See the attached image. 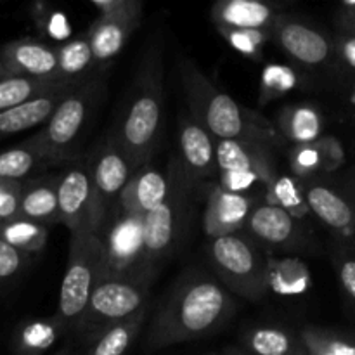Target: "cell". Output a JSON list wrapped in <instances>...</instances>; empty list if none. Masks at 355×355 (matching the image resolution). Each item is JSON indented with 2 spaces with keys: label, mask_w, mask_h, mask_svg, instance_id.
Segmentation results:
<instances>
[{
  "label": "cell",
  "mask_w": 355,
  "mask_h": 355,
  "mask_svg": "<svg viewBox=\"0 0 355 355\" xmlns=\"http://www.w3.org/2000/svg\"><path fill=\"white\" fill-rule=\"evenodd\" d=\"M234 312V298L215 277L186 270L153 315L144 347L159 350L207 338L220 331Z\"/></svg>",
  "instance_id": "cell-1"
},
{
  "label": "cell",
  "mask_w": 355,
  "mask_h": 355,
  "mask_svg": "<svg viewBox=\"0 0 355 355\" xmlns=\"http://www.w3.org/2000/svg\"><path fill=\"white\" fill-rule=\"evenodd\" d=\"M163 125V61L162 47L146 51L137 75L121 110L120 121L111 134L127 155L134 170L151 162L159 144Z\"/></svg>",
  "instance_id": "cell-2"
},
{
  "label": "cell",
  "mask_w": 355,
  "mask_h": 355,
  "mask_svg": "<svg viewBox=\"0 0 355 355\" xmlns=\"http://www.w3.org/2000/svg\"><path fill=\"white\" fill-rule=\"evenodd\" d=\"M179 75L191 116L215 141H262L272 144V130L262 116L239 106L203 75L189 58H180Z\"/></svg>",
  "instance_id": "cell-3"
},
{
  "label": "cell",
  "mask_w": 355,
  "mask_h": 355,
  "mask_svg": "<svg viewBox=\"0 0 355 355\" xmlns=\"http://www.w3.org/2000/svg\"><path fill=\"white\" fill-rule=\"evenodd\" d=\"M101 96L103 83L97 75L80 83L66 94L40 130L24 142L40 153L49 166L76 162L80 142L90 127Z\"/></svg>",
  "instance_id": "cell-4"
},
{
  "label": "cell",
  "mask_w": 355,
  "mask_h": 355,
  "mask_svg": "<svg viewBox=\"0 0 355 355\" xmlns=\"http://www.w3.org/2000/svg\"><path fill=\"white\" fill-rule=\"evenodd\" d=\"M104 274V252L99 236L94 232H76L69 239L68 266L61 283L59 307L54 318L64 335H71L78 324L90 295Z\"/></svg>",
  "instance_id": "cell-5"
},
{
  "label": "cell",
  "mask_w": 355,
  "mask_h": 355,
  "mask_svg": "<svg viewBox=\"0 0 355 355\" xmlns=\"http://www.w3.org/2000/svg\"><path fill=\"white\" fill-rule=\"evenodd\" d=\"M168 193L163 203L144 215V246L151 269L158 270L162 262L175 252L182 239L191 214L194 184L186 177L173 156L166 166Z\"/></svg>",
  "instance_id": "cell-6"
},
{
  "label": "cell",
  "mask_w": 355,
  "mask_h": 355,
  "mask_svg": "<svg viewBox=\"0 0 355 355\" xmlns=\"http://www.w3.org/2000/svg\"><path fill=\"white\" fill-rule=\"evenodd\" d=\"M208 260L225 290L260 300L269 291V260L248 236L239 232L210 239Z\"/></svg>",
  "instance_id": "cell-7"
},
{
  "label": "cell",
  "mask_w": 355,
  "mask_h": 355,
  "mask_svg": "<svg viewBox=\"0 0 355 355\" xmlns=\"http://www.w3.org/2000/svg\"><path fill=\"white\" fill-rule=\"evenodd\" d=\"M149 286V281L101 279L71 333L76 343L89 349L99 336L137 314L146 307Z\"/></svg>",
  "instance_id": "cell-8"
},
{
  "label": "cell",
  "mask_w": 355,
  "mask_h": 355,
  "mask_svg": "<svg viewBox=\"0 0 355 355\" xmlns=\"http://www.w3.org/2000/svg\"><path fill=\"white\" fill-rule=\"evenodd\" d=\"M97 236L104 252L103 279L151 283L156 272L146 255L144 215L128 214L116 205Z\"/></svg>",
  "instance_id": "cell-9"
},
{
  "label": "cell",
  "mask_w": 355,
  "mask_h": 355,
  "mask_svg": "<svg viewBox=\"0 0 355 355\" xmlns=\"http://www.w3.org/2000/svg\"><path fill=\"white\" fill-rule=\"evenodd\" d=\"M92 6L99 17L87 30L90 49L97 68L113 61L142 19V3L139 0H96Z\"/></svg>",
  "instance_id": "cell-10"
},
{
  "label": "cell",
  "mask_w": 355,
  "mask_h": 355,
  "mask_svg": "<svg viewBox=\"0 0 355 355\" xmlns=\"http://www.w3.org/2000/svg\"><path fill=\"white\" fill-rule=\"evenodd\" d=\"M87 163H89L90 177H92L97 214H99L101 222L104 225L107 217L116 208L121 193L127 187L128 180L134 175L135 170L113 134L107 135L97 146L94 155L87 159Z\"/></svg>",
  "instance_id": "cell-11"
},
{
  "label": "cell",
  "mask_w": 355,
  "mask_h": 355,
  "mask_svg": "<svg viewBox=\"0 0 355 355\" xmlns=\"http://www.w3.org/2000/svg\"><path fill=\"white\" fill-rule=\"evenodd\" d=\"M58 205L59 222L66 225L71 234L99 232L103 222L97 214L89 163L76 159L64 173L59 175Z\"/></svg>",
  "instance_id": "cell-12"
},
{
  "label": "cell",
  "mask_w": 355,
  "mask_h": 355,
  "mask_svg": "<svg viewBox=\"0 0 355 355\" xmlns=\"http://www.w3.org/2000/svg\"><path fill=\"white\" fill-rule=\"evenodd\" d=\"M3 78H59L55 49L35 38L9 42L0 51V80Z\"/></svg>",
  "instance_id": "cell-13"
},
{
  "label": "cell",
  "mask_w": 355,
  "mask_h": 355,
  "mask_svg": "<svg viewBox=\"0 0 355 355\" xmlns=\"http://www.w3.org/2000/svg\"><path fill=\"white\" fill-rule=\"evenodd\" d=\"M218 173H246L269 186L276 179L272 144L262 141H217Z\"/></svg>",
  "instance_id": "cell-14"
},
{
  "label": "cell",
  "mask_w": 355,
  "mask_h": 355,
  "mask_svg": "<svg viewBox=\"0 0 355 355\" xmlns=\"http://www.w3.org/2000/svg\"><path fill=\"white\" fill-rule=\"evenodd\" d=\"M215 144L217 141L191 114L180 118L179 153L175 158L194 186L218 173Z\"/></svg>",
  "instance_id": "cell-15"
},
{
  "label": "cell",
  "mask_w": 355,
  "mask_h": 355,
  "mask_svg": "<svg viewBox=\"0 0 355 355\" xmlns=\"http://www.w3.org/2000/svg\"><path fill=\"white\" fill-rule=\"evenodd\" d=\"M255 201L250 194L225 191L215 184L208 193L207 208L203 215V229L210 239L239 232L245 227Z\"/></svg>",
  "instance_id": "cell-16"
},
{
  "label": "cell",
  "mask_w": 355,
  "mask_h": 355,
  "mask_svg": "<svg viewBox=\"0 0 355 355\" xmlns=\"http://www.w3.org/2000/svg\"><path fill=\"white\" fill-rule=\"evenodd\" d=\"M281 14L257 0H224L211 7V19L222 35L231 31H269Z\"/></svg>",
  "instance_id": "cell-17"
},
{
  "label": "cell",
  "mask_w": 355,
  "mask_h": 355,
  "mask_svg": "<svg viewBox=\"0 0 355 355\" xmlns=\"http://www.w3.org/2000/svg\"><path fill=\"white\" fill-rule=\"evenodd\" d=\"M245 227L253 243L279 252L293 245L297 238V220L293 215L272 203L255 205Z\"/></svg>",
  "instance_id": "cell-18"
},
{
  "label": "cell",
  "mask_w": 355,
  "mask_h": 355,
  "mask_svg": "<svg viewBox=\"0 0 355 355\" xmlns=\"http://www.w3.org/2000/svg\"><path fill=\"white\" fill-rule=\"evenodd\" d=\"M270 38H274L286 54L309 66L319 64L329 54L328 42L319 31L286 17H277L270 30Z\"/></svg>",
  "instance_id": "cell-19"
},
{
  "label": "cell",
  "mask_w": 355,
  "mask_h": 355,
  "mask_svg": "<svg viewBox=\"0 0 355 355\" xmlns=\"http://www.w3.org/2000/svg\"><path fill=\"white\" fill-rule=\"evenodd\" d=\"M168 193L166 172L156 168L151 162L134 172L121 193L118 207L134 215H146L163 203Z\"/></svg>",
  "instance_id": "cell-20"
},
{
  "label": "cell",
  "mask_w": 355,
  "mask_h": 355,
  "mask_svg": "<svg viewBox=\"0 0 355 355\" xmlns=\"http://www.w3.org/2000/svg\"><path fill=\"white\" fill-rule=\"evenodd\" d=\"M78 85L80 83L64 85L61 89L54 90V92H49L45 96L37 97V99L28 101V103L19 104L16 107L0 111V141L10 137V135L21 134V132L38 127V125H44L49 120V116L54 113L58 104L64 99L66 94Z\"/></svg>",
  "instance_id": "cell-21"
},
{
  "label": "cell",
  "mask_w": 355,
  "mask_h": 355,
  "mask_svg": "<svg viewBox=\"0 0 355 355\" xmlns=\"http://www.w3.org/2000/svg\"><path fill=\"white\" fill-rule=\"evenodd\" d=\"M59 175L35 177L23 182L19 200V217L44 227L61 224L58 205Z\"/></svg>",
  "instance_id": "cell-22"
},
{
  "label": "cell",
  "mask_w": 355,
  "mask_h": 355,
  "mask_svg": "<svg viewBox=\"0 0 355 355\" xmlns=\"http://www.w3.org/2000/svg\"><path fill=\"white\" fill-rule=\"evenodd\" d=\"M55 54H58V76L64 82L82 83L96 76L97 64L85 33L62 44L61 47L55 49Z\"/></svg>",
  "instance_id": "cell-23"
},
{
  "label": "cell",
  "mask_w": 355,
  "mask_h": 355,
  "mask_svg": "<svg viewBox=\"0 0 355 355\" xmlns=\"http://www.w3.org/2000/svg\"><path fill=\"white\" fill-rule=\"evenodd\" d=\"M64 335L55 318L28 321L14 336V355H44Z\"/></svg>",
  "instance_id": "cell-24"
},
{
  "label": "cell",
  "mask_w": 355,
  "mask_h": 355,
  "mask_svg": "<svg viewBox=\"0 0 355 355\" xmlns=\"http://www.w3.org/2000/svg\"><path fill=\"white\" fill-rule=\"evenodd\" d=\"M243 350L250 355H297L300 347L279 326H253L243 333Z\"/></svg>",
  "instance_id": "cell-25"
},
{
  "label": "cell",
  "mask_w": 355,
  "mask_h": 355,
  "mask_svg": "<svg viewBox=\"0 0 355 355\" xmlns=\"http://www.w3.org/2000/svg\"><path fill=\"white\" fill-rule=\"evenodd\" d=\"M71 83L59 78H3L0 80V111L16 107Z\"/></svg>",
  "instance_id": "cell-26"
},
{
  "label": "cell",
  "mask_w": 355,
  "mask_h": 355,
  "mask_svg": "<svg viewBox=\"0 0 355 355\" xmlns=\"http://www.w3.org/2000/svg\"><path fill=\"white\" fill-rule=\"evenodd\" d=\"M146 307L141 309L137 314L128 318L127 321L120 322L111 328L103 336L96 340L83 355H127L130 347L137 340L142 324L146 321Z\"/></svg>",
  "instance_id": "cell-27"
},
{
  "label": "cell",
  "mask_w": 355,
  "mask_h": 355,
  "mask_svg": "<svg viewBox=\"0 0 355 355\" xmlns=\"http://www.w3.org/2000/svg\"><path fill=\"white\" fill-rule=\"evenodd\" d=\"M0 238L31 259V255H38L45 250L49 229L26 220V218L17 217L7 224L0 225Z\"/></svg>",
  "instance_id": "cell-28"
},
{
  "label": "cell",
  "mask_w": 355,
  "mask_h": 355,
  "mask_svg": "<svg viewBox=\"0 0 355 355\" xmlns=\"http://www.w3.org/2000/svg\"><path fill=\"white\" fill-rule=\"evenodd\" d=\"M47 163L38 151H35L26 142L14 146L7 151L0 153V179L24 182L31 172L47 168Z\"/></svg>",
  "instance_id": "cell-29"
},
{
  "label": "cell",
  "mask_w": 355,
  "mask_h": 355,
  "mask_svg": "<svg viewBox=\"0 0 355 355\" xmlns=\"http://www.w3.org/2000/svg\"><path fill=\"white\" fill-rule=\"evenodd\" d=\"M307 203L311 210L331 227L343 229L352 222V210L349 205L328 187H311L307 191Z\"/></svg>",
  "instance_id": "cell-30"
},
{
  "label": "cell",
  "mask_w": 355,
  "mask_h": 355,
  "mask_svg": "<svg viewBox=\"0 0 355 355\" xmlns=\"http://www.w3.org/2000/svg\"><path fill=\"white\" fill-rule=\"evenodd\" d=\"M277 127L291 141L307 144L319 135L321 121L318 113L311 107H286L277 116Z\"/></svg>",
  "instance_id": "cell-31"
},
{
  "label": "cell",
  "mask_w": 355,
  "mask_h": 355,
  "mask_svg": "<svg viewBox=\"0 0 355 355\" xmlns=\"http://www.w3.org/2000/svg\"><path fill=\"white\" fill-rule=\"evenodd\" d=\"M267 189L270 193V203L284 208L291 215L297 214L298 208L304 205V200H302L300 193H298L297 184L290 177H276L267 186Z\"/></svg>",
  "instance_id": "cell-32"
},
{
  "label": "cell",
  "mask_w": 355,
  "mask_h": 355,
  "mask_svg": "<svg viewBox=\"0 0 355 355\" xmlns=\"http://www.w3.org/2000/svg\"><path fill=\"white\" fill-rule=\"evenodd\" d=\"M30 262V257L12 248L9 243L0 238V286L16 279Z\"/></svg>",
  "instance_id": "cell-33"
},
{
  "label": "cell",
  "mask_w": 355,
  "mask_h": 355,
  "mask_svg": "<svg viewBox=\"0 0 355 355\" xmlns=\"http://www.w3.org/2000/svg\"><path fill=\"white\" fill-rule=\"evenodd\" d=\"M23 182L0 179V225L19 217V200Z\"/></svg>",
  "instance_id": "cell-34"
},
{
  "label": "cell",
  "mask_w": 355,
  "mask_h": 355,
  "mask_svg": "<svg viewBox=\"0 0 355 355\" xmlns=\"http://www.w3.org/2000/svg\"><path fill=\"white\" fill-rule=\"evenodd\" d=\"M224 37L227 38L232 47L253 58L269 42L270 33L269 31H231V33H224Z\"/></svg>",
  "instance_id": "cell-35"
},
{
  "label": "cell",
  "mask_w": 355,
  "mask_h": 355,
  "mask_svg": "<svg viewBox=\"0 0 355 355\" xmlns=\"http://www.w3.org/2000/svg\"><path fill=\"white\" fill-rule=\"evenodd\" d=\"M295 85L293 73L283 66H269L263 73V89L272 94L286 92Z\"/></svg>",
  "instance_id": "cell-36"
},
{
  "label": "cell",
  "mask_w": 355,
  "mask_h": 355,
  "mask_svg": "<svg viewBox=\"0 0 355 355\" xmlns=\"http://www.w3.org/2000/svg\"><path fill=\"white\" fill-rule=\"evenodd\" d=\"M293 163L297 168H312L319 163V153L315 149L309 148V146H304V148L295 153Z\"/></svg>",
  "instance_id": "cell-37"
},
{
  "label": "cell",
  "mask_w": 355,
  "mask_h": 355,
  "mask_svg": "<svg viewBox=\"0 0 355 355\" xmlns=\"http://www.w3.org/2000/svg\"><path fill=\"white\" fill-rule=\"evenodd\" d=\"M340 276H342V283L343 286H345V290L355 298V262L354 260H349V262L343 263Z\"/></svg>",
  "instance_id": "cell-38"
},
{
  "label": "cell",
  "mask_w": 355,
  "mask_h": 355,
  "mask_svg": "<svg viewBox=\"0 0 355 355\" xmlns=\"http://www.w3.org/2000/svg\"><path fill=\"white\" fill-rule=\"evenodd\" d=\"M85 352H82V347L78 343H68L66 347H62L61 350H58L54 355H83Z\"/></svg>",
  "instance_id": "cell-39"
},
{
  "label": "cell",
  "mask_w": 355,
  "mask_h": 355,
  "mask_svg": "<svg viewBox=\"0 0 355 355\" xmlns=\"http://www.w3.org/2000/svg\"><path fill=\"white\" fill-rule=\"evenodd\" d=\"M345 55H347V59H349L350 64H352L354 68H355V40L347 42V45H345Z\"/></svg>",
  "instance_id": "cell-40"
},
{
  "label": "cell",
  "mask_w": 355,
  "mask_h": 355,
  "mask_svg": "<svg viewBox=\"0 0 355 355\" xmlns=\"http://www.w3.org/2000/svg\"><path fill=\"white\" fill-rule=\"evenodd\" d=\"M218 355H250V354L245 352L243 349H238V347H227V349H224V352Z\"/></svg>",
  "instance_id": "cell-41"
},
{
  "label": "cell",
  "mask_w": 355,
  "mask_h": 355,
  "mask_svg": "<svg viewBox=\"0 0 355 355\" xmlns=\"http://www.w3.org/2000/svg\"><path fill=\"white\" fill-rule=\"evenodd\" d=\"M297 355H304V354H302V352H298V354H297Z\"/></svg>",
  "instance_id": "cell-42"
},
{
  "label": "cell",
  "mask_w": 355,
  "mask_h": 355,
  "mask_svg": "<svg viewBox=\"0 0 355 355\" xmlns=\"http://www.w3.org/2000/svg\"><path fill=\"white\" fill-rule=\"evenodd\" d=\"M208 355H218V354H208Z\"/></svg>",
  "instance_id": "cell-43"
}]
</instances>
